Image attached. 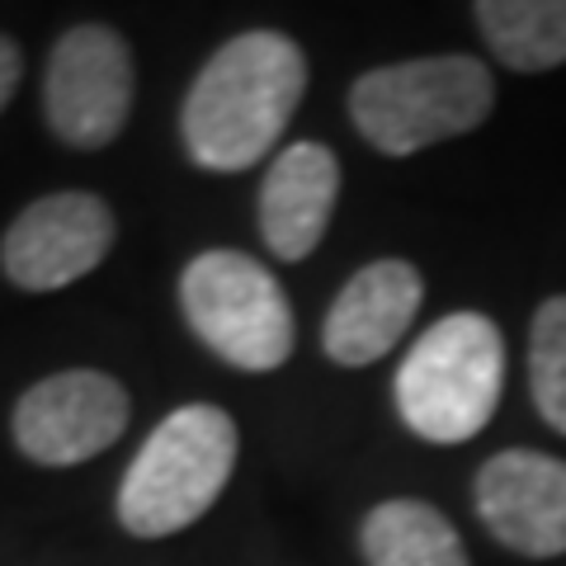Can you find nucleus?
<instances>
[{
    "label": "nucleus",
    "mask_w": 566,
    "mask_h": 566,
    "mask_svg": "<svg viewBox=\"0 0 566 566\" xmlns=\"http://www.w3.org/2000/svg\"><path fill=\"white\" fill-rule=\"evenodd\" d=\"M528 392L538 416L566 434V293L547 297L528 331Z\"/></svg>",
    "instance_id": "4468645a"
},
{
    "label": "nucleus",
    "mask_w": 566,
    "mask_h": 566,
    "mask_svg": "<svg viewBox=\"0 0 566 566\" xmlns=\"http://www.w3.org/2000/svg\"><path fill=\"white\" fill-rule=\"evenodd\" d=\"M14 85H20V48H14L6 33H0V109L10 104Z\"/></svg>",
    "instance_id": "2eb2a0df"
},
{
    "label": "nucleus",
    "mask_w": 566,
    "mask_h": 566,
    "mask_svg": "<svg viewBox=\"0 0 566 566\" xmlns=\"http://www.w3.org/2000/svg\"><path fill=\"white\" fill-rule=\"evenodd\" d=\"M368 566H472L458 528L424 501H382L359 528Z\"/></svg>",
    "instance_id": "f8f14e48"
},
{
    "label": "nucleus",
    "mask_w": 566,
    "mask_h": 566,
    "mask_svg": "<svg viewBox=\"0 0 566 566\" xmlns=\"http://www.w3.org/2000/svg\"><path fill=\"white\" fill-rule=\"evenodd\" d=\"M237 468V424L218 406H180L151 430L118 486V524L137 538L203 520Z\"/></svg>",
    "instance_id": "7ed1b4c3"
},
{
    "label": "nucleus",
    "mask_w": 566,
    "mask_h": 566,
    "mask_svg": "<svg viewBox=\"0 0 566 566\" xmlns=\"http://www.w3.org/2000/svg\"><path fill=\"white\" fill-rule=\"evenodd\" d=\"M180 307L199 340L245 374H274L293 354V307L279 279L241 251H203L180 279Z\"/></svg>",
    "instance_id": "39448f33"
},
{
    "label": "nucleus",
    "mask_w": 566,
    "mask_h": 566,
    "mask_svg": "<svg viewBox=\"0 0 566 566\" xmlns=\"http://www.w3.org/2000/svg\"><path fill=\"white\" fill-rule=\"evenodd\" d=\"M505 387V340L491 316L453 312L411 345L397 368V416L430 444L482 434Z\"/></svg>",
    "instance_id": "f03ea898"
},
{
    "label": "nucleus",
    "mask_w": 566,
    "mask_h": 566,
    "mask_svg": "<svg viewBox=\"0 0 566 566\" xmlns=\"http://www.w3.org/2000/svg\"><path fill=\"white\" fill-rule=\"evenodd\" d=\"M114 245V212L95 193H48L10 222L0 264L10 283L52 293L91 274Z\"/></svg>",
    "instance_id": "6e6552de"
},
{
    "label": "nucleus",
    "mask_w": 566,
    "mask_h": 566,
    "mask_svg": "<svg viewBox=\"0 0 566 566\" xmlns=\"http://www.w3.org/2000/svg\"><path fill=\"white\" fill-rule=\"evenodd\" d=\"M335 199L340 161L322 142H293L274 156L260 185V237L279 260H307L322 245Z\"/></svg>",
    "instance_id": "9b49d317"
},
{
    "label": "nucleus",
    "mask_w": 566,
    "mask_h": 566,
    "mask_svg": "<svg viewBox=\"0 0 566 566\" xmlns=\"http://www.w3.org/2000/svg\"><path fill=\"white\" fill-rule=\"evenodd\" d=\"M486 48L510 71L566 66V0H482L472 10Z\"/></svg>",
    "instance_id": "ddd939ff"
},
{
    "label": "nucleus",
    "mask_w": 566,
    "mask_h": 566,
    "mask_svg": "<svg viewBox=\"0 0 566 566\" xmlns=\"http://www.w3.org/2000/svg\"><path fill=\"white\" fill-rule=\"evenodd\" d=\"M472 501L486 534L520 557L566 553V463L538 449H505L482 463Z\"/></svg>",
    "instance_id": "1a4fd4ad"
},
{
    "label": "nucleus",
    "mask_w": 566,
    "mask_h": 566,
    "mask_svg": "<svg viewBox=\"0 0 566 566\" xmlns=\"http://www.w3.org/2000/svg\"><path fill=\"white\" fill-rule=\"evenodd\" d=\"M424 303V279L406 260H374L354 274L340 297L326 312L322 349L340 368L378 364L387 349H397L406 326L416 322Z\"/></svg>",
    "instance_id": "9d476101"
},
{
    "label": "nucleus",
    "mask_w": 566,
    "mask_h": 566,
    "mask_svg": "<svg viewBox=\"0 0 566 566\" xmlns=\"http://www.w3.org/2000/svg\"><path fill=\"white\" fill-rule=\"evenodd\" d=\"M128 392L95 368H71L29 387L14 406V444L43 468H71L118 444L128 430Z\"/></svg>",
    "instance_id": "0eeeda50"
},
{
    "label": "nucleus",
    "mask_w": 566,
    "mask_h": 566,
    "mask_svg": "<svg viewBox=\"0 0 566 566\" xmlns=\"http://www.w3.org/2000/svg\"><path fill=\"white\" fill-rule=\"evenodd\" d=\"M307 91V57L289 33L251 29L222 43L193 76L180 114L193 166L232 175L274 151Z\"/></svg>",
    "instance_id": "f257e3e1"
},
{
    "label": "nucleus",
    "mask_w": 566,
    "mask_h": 566,
    "mask_svg": "<svg viewBox=\"0 0 566 566\" xmlns=\"http://www.w3.org/2000/svg\"><path fill=\"white\" fill-rule=\"evenodd\" d=\"M491 104L495 81L486 62L444 52L364 71L349 91V118L382 156H411L472 133L476 123H486Z\"/></svg>",
    "instance_id": "20e7f679"
},
{
    "label": "nucleus",
    "mask_w": 566,
    "mask_h": 566,
    "mask_svg": "<svg viewBox=\"0 0 566 566\" xmlns=\"http://www.w3.org/2000/svg\"><path fill=\"white\" fill-rule=\"evenodd\" d=\"M43 109L66 147L95 151L123 133L133 109V52L104 24H81L57 39L43 76Z\"/></svg>",
    "instance_id": "423d86ee"
}]
</instances>
